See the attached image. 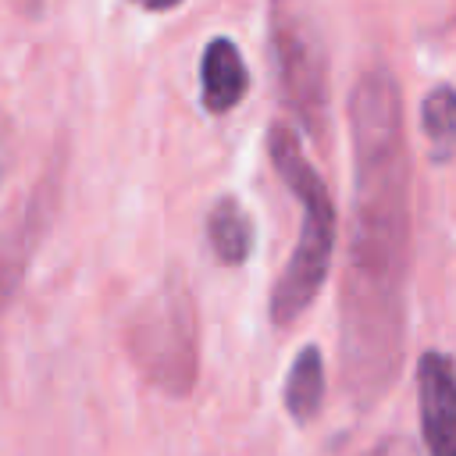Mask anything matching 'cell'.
<instances>
[{"mask_svg": "<svg viewBox=\"0 0 456 456\" xmlns=\"http://www.w3.org/2000/svg\"><path fill=\"white\" fill-rule=\"evenodd\" d=\"M125 349L135 370L164 395L185 399L200 378V317L192 292L178 274H167L139 299L125 324Z\"/></svg>", "mask_w": 456, "mask_h": 456, "instance_id": "3957f363", "label": "cell"}, {"mask_svg": "<svg viewBox=\"0 0 456 456\" xmlns=\"http://www.w3.org/2000/svg\"><path fill=\"white\" fill-rule=\"evenodd\" d=\"M7 150H11V139H7V125H4V118H0V175H4V167H7Z\"/></svg>", "mask_w": 456, "mask_h": 456, "instance_id": "4fadbf2b", "label": "cell"}, {"mask_svg": "<svg viewBox=\"0 0 456 456\" xmlns=\"http://www.w3.org/2000/svg\"><path fill=\"white\" fill-rule=\"evenodd\" d=\"M267 153H271V164L281 175V182L299 200V214H303L292 256H289V264L278 274L274 292H271V321L278 328H285V324L303 317V310L317 299V292H321V285H324V278L331 271L338 214H335V200H331L324 178L306 160L296 132L285 121L271 125Z\"/></svg>", "mask_w": 456, "mask_h": 456, "instance_id": "7a4b0ae2", "label": "cell"}, {"mask_svg": "<svg viewBox=\"0 0 456 456\" xmlns=\"http://www.w3.org/2000/svg\"><path fill=\"white\" fill-rule=\"evenodd\" d=\"M132 4H139V7H146V11H171V7H178L182 0H132Z\"/></svg>", "mask_w": 456, "mask_h": 456, "instance_id": "7c38bea8", "label": "cell"}, {"mask_svg": "<svg viewBox=\"0 0 456 456\" xmlns=\"http://www.w3.org/2000/svg\"><path fill=\"white\" fill-rule=\"evenodd\" d=\"M420 128L431 146V160L442 164L456 153V89L452 86H435L424 103H420Z\"/></svg>", "mask_w": 456, "mask_h": 456, "instance_id": "30bf717a", "label": "cell"}, {"mask_svg": "<svg viewBox=\"0 0 456 456\" xmlns=\"http://www.w3.org/2000/svg\"><path fill=\"white\" fill-rule=\"evenodd\" d=\"M353 217L338 292L342 385L356 406H374L406 356L410 281V150L403 93L388 68H367L349 93Z\"/></svg>", "mask_w": 456, "mask_h": 456, "instance_id": "6da1fadb", "label": "cell"}, {"mask_svg": "<svg viewBox=\"0 0 456 456\" xmlns=\"http://www.w3.org/2000/svg\"><path fill=\"white\" fill-rule=\"evenodd\" d=\"M360 456H420V449L406 438V435H388V438H381V442H374L367 452H360Z\"/></svg>", "mask_w": 456, "mask_h": 456, "instance_id": "8fae6325", "label": "cell"}, {"mask_svg": "<svg viewBox=\"0 0 456 456\" xmlns=\"http://www.w3.org/2000/svg\"><path fill=\"white\" fill-rule=\"evenodd\" d=\"M324 403V356L317 346H303L285 378V410L296 424H306L321 413Z\"/></svg>", "mask_w": 456, "mask_h": 456, "instance_id": "9c48e42d", "label": "cell"}, {"mask_svg": "<svg viewBox=\"0 0 456 456\" xmlns=\"http://www.w3.org/2000/svg\"><path fill=\"white\" fill-rule=\"evenodd\" d=\"M207 239L221 264L239 267L253 253V221L235 196H221L207 214Z\"/></svg>", "mask_w": 456, "mask_h": 456, "instance_id": "ba28073f", "label": "cell"}, {"mask_svg": "<svg viewBox=\"0 0 456 456\" xmlns=\"http://www.w3.org/2000/svg\"><path fill=\"white\" fill-rule=\"evenodd\" d=\"M14 4H18L21 11H28V14H36V11L43 7V0H14Z\"/></svg>", "mask_w": 456, "mask_h": 456, "instance_id": "5bb4252c", "label": "cell"}, {"mask_svg": "<svg viewBox=\"0 0 456 456\" xmlns=\"http://www.w3.org/2000/svg\"><path fill=\"white\" fill-rule=\"evenodd\" d=\"M271 43L289 110L314 139H321L328 128V61L317 25L306 18V11L296 0H274Z\"/></svg>", "mask_w": 456, "mask_h": 456, "instance_id": "277c9868", "label": "cell"}, {"mask_svg": "<svg viewBox=\"0 0 456 456\" xmlns=\"http://www.w3.org/2000/svg\"><path fill=\"white\" fill-rule=\"evenodd\" d=\"M249 89V71L239 46L228 36H214L200 57V100L210 114H228L242 103Z\"/></svg>", "mask_w": 456, "mask_h": 456, "instance_id": "52a82bcc", "label": "cell"}, {"mask_svg": "<svg viewBox=\"0 0 456 456\" xmlns=\"http://www.w3.org/2000/svg\"><path fill=\"white\" fill-rule=\"evenodd\" d=\"M53 207H57V189H53V175H46L32 192H25L11 210L0 214V314L18 296L25 271L53 221Z\"/></svg>", "mask_w": 456, "mask_h": 456, "instance_id": "5b68a950", "label": "cell"}, {"mask_svg": "<svg viewBox=\"0 0 456 456\" xmlns=\"http://www.w3.org/2000/svg\"><path fill=\"white\" fill-rule=\"evenodd\" d=\"M417 410L428 456H456V360L442 349L417 360Z\"/></svg>", "mask_w": 456, "mask_h": 456, "instance_id": "8992f818", "label": "cell"}]
</instances>
